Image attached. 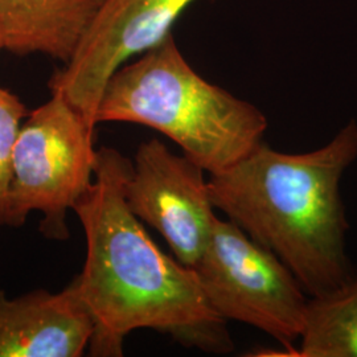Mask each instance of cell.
<instances>
[{
	"mask_svg": "<svg viewBox=\"0 0 357 357\" xmlns=\"http://www.w3.org/2000/svg\"><path fill=\"white\" fill-rule=\"evenodd\" d=\"M131 166L115 149L97 150L94 178L73 206L86 238L75 281L94 323L90 355L122 356L125 339L138 330L206 354L233 352L228 321L209 303L195 268L165 255L130 211Z\"/></svg>",
	"mask_w": 357,
	"mask_h": 357,
	"instance_id": "1",
	"label": "cell"
},
{
	"mask_svg": "<svg viewBox=\"0 0 357 357\" xmlns=\"http://www.w3.org/2000/svg\"><path fill=\"white\" fill-rule=\"evenodd\" d=\"M357 160V122L308 153H281L264 142L241 160L209 175L215 209L293 271L308 296L354 277L340 183Z\"/></svg>",
	"mask_w": 357,
	"mask_h": 357,
	"instance_id": "2",
	"label": "cell"
},
{
	"mask_svg": "<svg viewBox=\"0 0 357 357\" xmlns=\"http://www.w3.org/2000/svg\"><path fill=\"white\" fill-rule=\"evenodd\" d=\"M102 122L153 128L193 163L215 175L264 143L268 118L253 103L208 82L178 51L174 35L121 66L96 115Z\"/></svg>",
	"mask_w": 357,
	"mask_h": 357,
	"instance_id": "3",
	"label": "cell"
},
{
	"mask_svg": "<svg viewBox=\"0 0 357 357\" xmlns=\"http://www.w3.org/2000/svg\"><path fill=\"white\" fill-rule=\"evenodd\" d=\"M94 128L59 93L26 115L13 150L8 227L38 211L47 238L69 237L68 211L94 178Z\"/></svg>",
	"mask_w": 357,
	"mask_h": 357,
	"instance_id": "4",
	"label": "cell"
},
{
	"mask_svg": "<svg viewBox=\"0 0 357 357\" xmlns=\"http://www.w3.org/2000/svg\"><path fill=\"white\" fill-rule=\"evenodd\" d=\"M209 303L227 320L265 332L289 356L305 323L308 295L293 271L229 220L217 217L195 265Z\"/></svg>",
	"mask_w": 357,
	"mask_h": 357,
	"instance_id": "5",
	"label": "cell"
},
{
	"mask_svg": "<svg viewBox=\"0 0 357 357\" xmlns=\"http://www.w3.org/2000/svg\"><path fill=\"white\" fill-rule=\"evenodd\" d=\"M195 0H103L89 29L63 69L50 81L96 128V115L109 79L137 54H143L172 33L178 16Z\"/></svg>",
	"mask_w": 357,
	"mask_h": 357,
	"instance_id": "6",
	"label": "cell"
},
{
	"mask_svg": "<svg viewBox=\"0 0 357 357\" xmlns=\"http://www.w3.org/2000/svg\"><path fill=\"white\" fill-rule=\"evenodd\" d=\"M125 196L130 211L165 237L178 262L195 268L217 218L204 169L153 138L137 151Z\"/></svg>",
	"mask_w": 357,
	"mask_h": 357,
	"instance_id": "7",
	"label": "cell"
},
{
	"mask_svg": "<svg viewBox=\"0 0 357 357\" xmlns=\"http://www.w3.org/2000/svg\"><path fill=\"white\" fill-rule=\"evenodd\" d=\"M94 323L76 281L63 291L8 298L0 289V357H79Z\"/></svg>",
	"mask_w": 357,
	"mask_h": 357,
	"instance_id": "8",
	"label": "cell"
},
{
	"mask_svg": "<svg viewBox=\"0 0 357 357\" xmlns=\"http://www.w3.org/2000/svg\"><path fill=\"white\" fill-rule=\"evenodd\" d=\"M103 0H0L4 50L68 63Z\"/></svg>",
	"mask_w": 357,
	"mask_h": 357,
	"instance_id": "9",
	"label": "cell"
},
{
	"mask_svg": "<svg viewBox=\"0 0 357 357\" xmlns=\"http://www.w3.org/2000/svg\"><path fill=\"white\" fill-rule=\"evenodd\" d=\"M287 357H357V274L308 298L298 347Z\"/></svg>",
	"mask_w": 357,
	"mask_h": 357,
	"instance_id": "10",
	"label": "cell"
},
{
	"mask_svg": "<svg viewBox=\"0 0 357 357\" xmlns=\"http://www.w3.org/2000/svg\"><path fill=\"white\" fill-rule=\"evenodd\" d=\"M28 114L16 94L0 88V227H8L13 150L22 121Z\"/></svg>",
	"mask_w": 357,
	"mask_h": 357,
	"instance_id": "11",
	"label": "cell"
},
{
	"mask_svg": "<svg viewBox=\"0 0 357 357\" xmlns=\"http://www.w3.org/2000/svg\"><path fill=\"white\" fill-rule=\"evenodd\" d=\"M0 50H4V44H3V36H1V31H0Z\"/></svg>",
	"mask_w": 357,
	"mask_h": 357,
	"instance_id": "12",
	"label": "cell"
}]
</instances>
